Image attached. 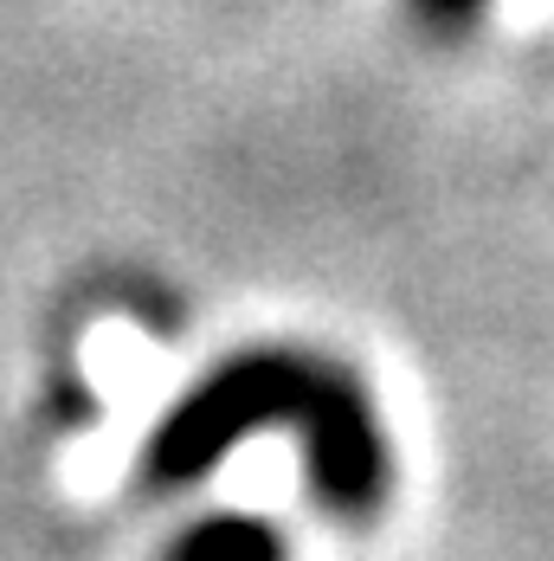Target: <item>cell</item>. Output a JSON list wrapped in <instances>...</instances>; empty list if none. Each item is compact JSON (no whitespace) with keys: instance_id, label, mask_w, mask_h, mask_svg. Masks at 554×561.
Returning a JSON list of instances; mask_svg holds the SVG:
<instances>
[{"instance_id":"cell-1","label":"cell","mask_w":554,"mask_h":561,"mask_svg":"<svg viewBox=\"0 0 554 561\" xmlns=\"http://www.w3.org/2000/svg\"><path fill=\"white\" fill-rule=\"evenodd\" d=\"M348 388V375L330 362L290 355V348H258L213 368L200 388L187 393L174 413L162 420V433L149 439V484H194L220 451H232L239 439L265 433V426H297V439L330 413V400Z\"/></svg>"},{"instance_id":"cell-2","label":"cell","mask_w":554,"mask_h":561,"mask_svg":"<svg viewBox=\"0 0 554 561\" xmlns=\"http://www.w3.org/2000/svg\"><path fill=\"white\" fill-rule=\"evenodd\" d=\"M162 561H290V549L265 516H207L187 536H174Z\"/></svg>"},{"instance_id":"cell-3","label":"cell","mask_w":554,"mask_h":561,"mask_svg":"<svg viewBox=\"0 0 554 561\" xmlns=\"http://www.w3.org/2000/svg\"><path fill=\"white\" fill-rule=\"evenodd\" d=\"M406 7H413V20H419V26H432V33L451 39V33H471V26L484 20V7H490V0H406Z\"/></svg>"}]
</instances>
